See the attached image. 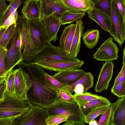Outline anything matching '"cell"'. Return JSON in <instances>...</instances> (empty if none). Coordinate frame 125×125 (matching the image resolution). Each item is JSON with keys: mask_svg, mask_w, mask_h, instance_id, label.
Returning <instances> with one entry per match:
<instances>
[{"mask_svg": "<svg viewBox=\"0 0 125 125\" xmlns=\"http://www.w3.org/2000/svg\"><path fill=\"white\" fill-rule=\"evenodd\" d=\"M19 64L32 82L27 93L26 103L44 107L54 102L59 97V91L48 82L43 68L36 63H26L23 61Z\"/></svg>", "mask_w": 125, "mask_h": 125, "instance_id": "1", "label": "cell"}, {"mask_svg": "<svg viewBox=\"0 0 125 125\" xmlns=\"http://www.w3.org/2000/svg\"><path fill=\"white\" fill-rule=\"evenodd\" d=\"M43 107L47 116L64 115L68 117L67 122L72 125H85L84 117L79 105L76 102H69L59 97L54 102Z\"/></svg>", "mask_w": 125, "mask_h": 125, "instance_id": "2", "label": "cell"}, {"mask_svg": "<svg viewBox=\"0 0 125 125\" xmlns=\"http://www.w3.org/2000/svg\"><path fill=\"white\" fill-rule=\"evenodd\" d=\"M80 60L77 58L70 56L60 46H54L49 41L38 52L23 61L26 63L31 64L40 62L78 61Z\"/></svg>", "mask_w": 125, "mask_h": 125, "instance_id": "3", "label": "cell"}, {"mask_svg": "<svg viewBox=\"0 0 125 125\" xmlns=\"http://www.w3.org/2000/svg\"><path fill=\"white\" fill-rule=\"evenodd\" d=\"M30 106L26 102L11 94L6 90L0 100V119L15 116H19L29 109Z\"/></svg>", "mask_w": 125, "mask_h": 125, "instance_id": "4", "label": "cell"}, {"mask_svg": "<svg viewBox=\"0 0 125 125\" xmlns=\"http://www.w3.org/2000/svg\"><path fill=\"white\" fill-rule=\"evenodd\" d=\"M16 28L21 36L23 61L31 57L39 51L32 41L27 19L22 14L18 15Z\"/></svg>", "mask_w": 125, "mask_h": 125, "instance_id": "5", "label": "cell"}, {"mask_svg": "<svg viewBox=\"0 0 125 125\" xmlns=\"http://www.w3.org/2000/svg\"><path fill=\"white\" fill-rule=\"evenodd\" d=\"M30 107L25 113L16 118L12 125H46L47 115L43 107L29 103Z\"/></svg>", "mask_w": 125, "mask_h": 125, "instance_id": "6", "label": "cell"}, {"mask_svg": "<svg viewBox=\"0 0 125 125\" xmlns=\"http://www.w3.org/2000/svg\"><path fill=\"white\" fill-rule=\"evenodd\" d=\"M111 6L110 17L111 21V26L109 33L121 47L123 44L125 39V20L123 19L116 5L113 0L112 1Z\"/></svg>", "mask_w": 125, "mask_h": 125, "instance_id": "7", "label": "cell"}, {"mask_svg": "<svg viewBox=\"0 0 125 125\" xmlns=\"http://www.w3.org/2000/svg\"><path fill=\"white\" fill-rule=\"evenodd\" d=\"M27 21L32 41L39 51L50 41L49 38L40 20L27 19Z\"/></svg>", "mask_w": 125, "mask_h": 125, "instance_id": "8", "label": "cell"}, {"mask_svg": "<svg viewBox=\"0 0 125 125\" xmlns=\"http://www.w3.org/2000/svg\"><path fill=\"white\" fill-rule=\"evenodd\" d=\"M16 96L26 101L27 94L32 82L29 76L21 68L13 70Z\"/></svg>", "mask_w": 125, "mask_h": 125, "instance_id": "9", "label": "cell"}, {"mask_svg": "<svg viewBox=\"0 0 125 125\" xmlns=\"http://www.w3.org/2000/svg\"><path fill=\"white\" fill-rule=\"evenodd\" d=\"M113 38L106 39L93 55V58L99 61H112L118 59L119 49L113 42Z\"/></svg>", "mask_w": 125, "mask_h": 125, "instance_id": "10", "label": "cell"}, {"mask_svg": "<svg viewBox=\"0 0 125 125\" xmlns=\"http://www.w3.org/2000/svg\"><path fill=\"white\" fill-rule=\"evenodd\" d=\"M18 30H16L11 40L10 48L7 50L5 61V68L6 72L8 73L12 70L14 67L19 64L23 61L21 50L16 46V42L18 36Z\"/></svg>", "mask_w": 125, "mask_h": 125, "instance_id": "11", "label": "cell"}, {"mask_svg": "<svg viewBox=\"0 0 125 125\" xmlns=\"http://www.w3.org/2000/svg\"><path fill=\"white\" fill-rule=\"evenodd\" d=\"M84 63L83 60H80L78 61L40 62L35 63L40 66L44 69L50 71L58 72L79 69L82 67Z\"/></svg>", "mask_w": 125, "mask_h": 125, "instance_id": "12", "label": "cell"}, {"mask_svg": "<svg viewBox=\"0 0 125 125\" xmlns=\"http://www.w3.org/2000/svg\"><path fill=\"white\" fill-rule=\"evenodd\" d=\"M114 67L112 61L103 63L94 87L96 92L100 93L108 89L113 75Z\"/></svg>", "mask_w": 125, "mask_h": 125, "instance_id": "13", "label": "cell"}, {"mask_svg": "<svg viewBox=\"0 0 125 125\" xmlns=\"http://www.w3.org/2000/svg\"><path fill=\"white\" fill-rule=\"evenodd\" d=\"M94 83L93 74L90 72H86L75 82L62 89L68 91L72 94L74 92L75 93L80 94L87 92L93 87Z\"/></svg>", "mask_w": 125, "mask_h": 125, "instance_id": "14", "label": "cell"}, {"mask_svg": "<svg viewBox=\"0 0 125 125\" xmlns=\"http://www.w3.org/2000/svg\"><path fill=\"white\" fill-rule=\"evenodd\" d=\"M41 3V17L52 14L60 18L67 11L59 0H40Z\"/></svg>", "mask_w": 125, "mask_h": 125, "instance_id": "15", "label": "cell"}, {"mask_svg": "<svg viewBox=\"0 0 125 125\" xmlns=\"http://www.w3.org/2000/svg\"><path fill=\"white\" fill-rule=\"evenodd\" d=\"M110 106L112 113L109 125H125V97L119 98Z\"/></svg>", "mask_w": 125, "mask_h": 125, "instance_id": "16", "label": "cell"}, {"mask_svg": "<svg viewBox=\"0 0 125 125\" xmlns=\"http://www.w3.org/2000/svg\"><path fill=\"white\" fill-rule=\"evenodd\" d=\"M40 21L43 24L50 42L58 39V34L61 25L60 19L53 14L41 17Z\"/></svg>", "mask_w": 125, "mask_h": 125, "instance_id": "17", "label": "cell"}, {"mask_svg": "<svg viewBox=\"0 0 125 125\" xmlns=\"http://www.w3.org/2000/svg\"><path fill=\"white\" fill-rule=\"evenodd\" d=\"M21 13L28 20H40L41 17L40 0H27L24 1Z\"/></svg>", "mask_w": 125, "mask_h": 125, "instance_id": "18", "label": "cell"}, {"mask_svg": "<svg viewBox=\"0 0 125 125\" xmlns=\"http://www.w3.org/2000/svg\"><path fill=\"white\" fill-rule=\"evenodd\" d=\"M86 73L83 69H78L59 72L52 76L61 83L68 86L75 82Z\"/></svg>", "mask_w": 125, "mask_h": 125, "instance_id": "19", "label": "cell"}, {"mask_svg": "<svg viewBox=\"0 0 125 125\" xmlns=\"http://www.w3.org/2000/svg\"><path fill=\"white\" fill-rule=\"evenodd\" d=\"M67 11L76 12H87L94 7L90 0H59Z\"/></svg>", "mask_w": 125, "mask_h": 125, "instance_id": "20", "label": "cell"}, {"mask_svg": "<svg viewBox=\"0 0 125 125\" xmlns=\"http://www.w3.org/2000/svg\"><path fill=\"white\" fill-rule=\"evenodd\" d=\"M76 28L70 49L68 55L70 57L77 58L79 52L81 40L84 30V26L82 19L76 21Z\"/></svg>", "mask_w": 125, "mask_h": 125, "instance_id": "21", "label": "cell"}, {"mask_svg": "<svg viewBox=\"0 0 125 125\" xmlns=\"http://www.w3.org/2000/svg\"><path fill=\"white\" fill-rule=\"evenodd\" d=\"M87 13L89 18L95 21L104 30L110 32L111 26L110 17L103 12L93 8Z\"/></svg>", "mask_w": 125, "mask_h": 125, "instance_id": "22", "label": "cell"}, {"mask_svg": "<svg viewBox=\"0 0 125 125\" xmlns=\"http://www.w3.org/2000/svg\"><path fill=\"white\" fill-rule=\"evenodd\" d=\"M76 28L75 24L65 27L60 36V46L68 54L69 53Z\"/></svg>", "mask_w": 125, "mask_h": 125, "instance_id": "23", "label": "cell"}, {"mask_svg": "<svg viewBox=\"0 0 125 125\" xmlns=\"http://www.w3.org/2000/svg\"><path fill=\"white\" fill-rule=\"evenodd\" d=\"M77 103L84 117L92 110L99 107L110 105L111 104L107 98L102 96L86 103Z\"/></svg>", "mask_w": 125, "mask_h": 125, "instance_id": "24", "label": "cell"}, {"mask_svg": "<svg viewBox=\"0 0 125 125\" xmlns=\"http://www.w3.org/2000/svg\"><path fill=\"white\" fill-rule=\"evenodd\" d=\"M81 37L86 46L92 49L98 42L100 38L99 31L97 29H87L83 33Z\"/></svg>", "mask_w": 125, "mask_h": 125, "instance_id": "25", "label": "cell"}, {"mask_svg": "<svg viewBox=\"0 0 125 125\" xmlns=\"http://www.w3.org/2000/svg\"><path fill=\"white\" fill-rule=\"evenodd\" d=\"M86 14L85 12H73L67 11L60 17V20L62 25L70 23L81 19Z\"/></svg>", "mask_w": 125, "mask_h": 125, "instance_id": "26", "label": "cell"}, {"mask_svg": "<svg viewBox=\"0 0 125 125\" xmlns=\"http://www.w3.org/2000/svg\"><path fill=\"white\" fill-rule=\"evenodd\" d=\"M94 3V8L100 10L110 17L112 0H91Z\"/></svg>", "mask_w": 125, "mask_h": 125, "instance_id": "27", "label": "cell"}, {"mask_svg": "<svg viewBox=\"0 0 125 125\" xmlns=\"http://www.w3.org/2000/svg\"><path fill=\"white\" fill-rule=\"evenodd\" d=\"M22 1V0H13L10 2L5 11L3 13H1V27L11 14L15 10L18 9Z\"/></svg>", "mask_w": 125, "mask_h": 125, "instance_id": "28", "label": "cell"}, {"mask_svg": "<svg viewBox=\"0 0 125 125\" xmlns=\"http://www.w3.org/2000/svg\"><path fill=\"white\" fill-rule=\"evenodd\" d=\"M16 30V23L9 26L3 35L0 41V46L7 48V45L12 38Z\"/></svg>", "mask_w": 125, "mask_h": 125, "instance_id": "29", "label": "cell"}, {"mask_svg": "<svg viewBox=\"0 0 125 125\" xmlns=\"http://www.w3.org/2000/svg\"><path fill=\"white\" fill-rule=\"evenodd\" d=\"M75 101L77 103H83L91 100L98 98L101 96L87 92L78 94L75 93L73 95Z\"/></svg>", "mask_w": 125, "mask_h": 125, "instance_id": "30", "label": "cell"}, {"mask_svg": "<svg viewBox=\"0 0 125 125\" xmlns=\"http://www.w3.org/2000/svg\"><path fill=\"white\" fill-rule=\"evenodd\" d=\"M68 117L64 115L56 114L48 116L46 119V125H58L67 122Z\"/></svg>", "mask_w": 125, "mask_h": 125, "instance_id": "31", "label": "cell"}, {"mask_svg": "<svg viewBox=\"0 0 125 125\" xmlns=\"http://www.w3.org/2000/svg\"><path fill=\"white\" fill-rule=\"evenodd\" d=\"M110 105H105L95 108L92 110L87 115L84 117L85 123H89L98 116L102 115L108 108Z\"/></svg>", "mask_w": 125, "mask_h": 125, "instance_id": "32", "label": "cell"}, {"mask_svg": "<svg viewBox=\"0 0 125 125\" xmlns=\"http://www.w3.org/2000/svg\"><path fill=\"white\" fill-rule=\"evenodd\" d=\"M5 81L6 84V90L10 94H15V85L13 70H11L7 73Z\"/></svg>", "mask_w": 125, "mask_h": 125, "instance_id": "33", "label": "cell"}, {"mask_svg": "<svg viewBox=\"0 0 125 125\" xmlns=\"http://www.w3.org/2000/svg\"><path fill=\"white\" fill-rule=\"evenodd\" d=\"M112 94L119 98L125 96V81L115 86H113L111 89Z\"/></svg>", "mask_w": 125, "mask_h": 125, "instance_id": "34", "label": "cell"}, {"mask_svg": "<svg viewBox=\"0 0 125 125\" xmlns=\"http://www.w3.org/2000/svg\"><path fill=\"white\" fill-rule=\"evenodd\" d=\"M112 109L110 105L102 114L98 122L97 125H109L110 122Z\"/></svg>", "mask_w": 125, "mask_h": 125, "instance_id": "35", "label": "cell"}, {"mask_svg": "<svg viewBox=\"0 0 125 125\" xmlns=\"http://www.w3.org/2000/svg\"><path fill=\"white\" fill-rule=\"evenodd\" d=\"M17 9H16L11 14L1 26V28L7 29L11 25L16 23L18 16V12L17 11Z\"/></svg>", "mask_w": 125, "mask_h": 125, "instance_id": "36", "label": "cell"}, {"mask_svg": "<svg viewBox=\"0 0 125 125\" xmlns=\"http://www.w3.org/2000/svg\"><path fill=\"white\" fill-rule=\"evenodd\" d=\"M125 48L123 49V65L119 73L115 78L113 86H115L125 81Z\"/></svg>", "mask_w": 125, "mask_h": 125, "instance_id": "37", "label": "cell"}, {"mask_svg": "<svg viewBox=\"0 0 125 125\" xmlns=\"http://www.w3.org/2000/svg\"><path fill=\"white\" fill-rule=\"evenodd\" d=\"M45 77L47 80L50 84L54 88L59 91V89H62L67 86L59 82L55 79L52 76L46 73L45 74Z\"/></svg>", "mask_w": 125, "mask_h": 125, "instance_id": "38", "label": "cell"}, {"mask_svg": "<svg viewBox=\"0 0 125 125\" xmlns=\"http://www.w3.org/2000/svg\"><path fill=\"white\" fill-rule=\"evenodd\" d=\"M7 48H3L0 51V77L8 73L6 72L5 68V61Z\"/></svg>", "mask_w": 125, "mask_h": 125, "instance_id": "39", "label": "cell"}, {"mask_svg": "<svg viewBox=\"0 0 125 125\" xmlns=\"http://www.w3.org/2000/svg\"><path fill=\"white\" fill-rule=\"evenodd\" d=\"M59 97L67 101L74 102H75L73 94L68 91L63 89H59L58 92Z\"/></svg>", "mask_w": 125, "mask_h": 125, "instance_id": "40", "label": "cell"}, {"mask_svg": "<svg viewBox=\"0 0 125 125\" xmlns=\"http://www.w3.org/2000/svg\"><path fill=\"white\" fill-rule=\"evenodd\" d=\"M116 5L123 19L125 20V0H113Z\"/></svg>", "mask_w": 125, "mask_h": 125, "instance_id": "41", "label": "cell"}, {"mask_svg": "<svg viewBox=\"0 0 125 125\" xmlns=\"http://www.w3.org/2000/svg\"><path fill=\"white\" fill-rule=\"evenodd\" d=\"M19 117L15 116L0 119V125H12L13 121Z\"/></svg>", "mask_w": 125, "mask_h": 125, "instance_id": "42", "label": "cell"}, {"mask_svg": "<svg viewBox=\"0 0 125 125\" xmlns=\"http://www.w3.org/2000/svg\"><path fill=\"white\" fill-rule=\"evenodd\" d=\"M6 89V84L5 81L0 83V100L3 97Z\"/></svg>", "mask_w": 125, "mask_h": 125, "instance_id": "43", "label": "cell"}, {"mask_svg": "<svg viewBox=\"0 0 125 125\" xmlns=\"http://www.w3.org/2000/svg\"><path fill=\"white\" fill-rule=\"evenodd\" d=\"M5 0H0V11L2 13L5 11L8 7Z\"/></svg>", "mask_w": 125, "mask_h": 125, "instance_id": "44", "label": "cell"}, {"mask_svg": "<svg viewBox=\"0 0 125 125\" xmlns=\"http://www.w3.org/2000/svg\"><path fill=\"white\" fill-rule=\"evenodd\" d=\"M18 36L16 42V46L19 49L22 50L21 48V39L20 34L18 32Z\"/></svg>", "mask_w": 125, "mask_h": 125, "instance_id": "45", "label": "cell"}, {"mask_svg": "<svg viewBox=\"0 0 125 125\" xmlns=\"http://www.w3.org/2000/svg\"><path fill=\"white\" fill-rule=\"evenodd\" d=\"M6 28H1L0 30V41L4 33L7 29Z\"/></svg>", "mask_w": 125, "mask_h": 125, "instance_id": "46", "label": "cell"}, {"mask_svg": "<svg viewBox=\"0 0 125 125\" xmlns=\"http://www.w3.org/2000/svg\"><path fill=\"white\" fill-rule=\"evenodd\" d=\"M8 73L0 77V83L3 82L5 81L6 77Z\"/></svg>", "mask_w": 125, "mask_h": 125, "instance_id": "47", "label": "cell"}, {"mask_svg": "<svg viewBox=\"0 0 125 125\" xmlns=\"http://www.w3.org/2000/svg\"><path fill=\"white\" fill-rule=\"evenodd\" d=\"M97 121L93 120L90 122L88 124L89 125H97Z\"/></svg>", "mask_w": 125, "mask_h": 125, "instance_id": "48", "label": "cell"}, {"mask_svg": "<svg viewBox=\"0 0 125 125\" xmlns=\"http://www.w3.org/2000/svg\"><path fill=\"white\" fill-rule=\"evenodd\" d=\"M2 12L0 11V30L1 29V14Z\"/></svg>", "mask_w": 125, "mask_h": 125, "instance_id": "49", "label": "cell"}, {"mask_svg": "<svg viewBox=\"0 0 125 125\" xmlns=\"http://www.w3.org/2000/svg\"><path fill=\"white\" fill-rule=\"evenodd\" d=\"M6 0L10 2L13 0Z\"/></svg>", "mask_w": 125, "mask_h": 125, "instance_id": "50", "label": "cell"}, {"mask_svg": "<svg viewBox=\"0 0 125 125\" xmlns=\"http://www.w3.org/2000/svg\"><path fill=\"white\" fill-rule=\"evenodd\" d=\"M3 48V47L0 46V51Z\"/></svg>", "mask_w": 125, "mask_h": 125, "instance_id": "51", "label": "cell"}, {"mask_svg": "<svg viewBox=\"0 0 125 125\" xmlns=\"http://www.w3.org/2000/svg\"></svg>", "mask_w": 125, "mask_h": 125, "instance_id": "52", "label": "cell"}]
</instances>
